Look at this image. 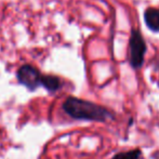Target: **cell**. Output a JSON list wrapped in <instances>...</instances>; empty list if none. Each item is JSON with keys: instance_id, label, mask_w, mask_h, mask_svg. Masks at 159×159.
Listing matches in <instances>:
<instances>
[{"instance_id": "1", "label": "cell", "mask_w": 159, "mask_h": 159, "mask_svg": "<svg viewBox=\"0 0 159 159\" xmlns=\"http://www.w3.org/2000/svg\"><path fill=\"white\" fill-rule=\"evenodd\" d=\"M63 109L74 119L87 121L106 122L115 119V114L100 104L69 96L63 103Z\"/></svg>"}, {"instance_id": "7", "label": "cell", "mask_w": 159, "mask_h": 159, "mask_svg": "<svg viewBox=\"0 0 159 159\" xmlns=\"http://www.w3.org/2000/svg\"><path fill=\"white\" fill-rule=\"evenodd\" d=\"M158 87H159V80H158Z\"/></svg>"}, {"instance_id": "5", "label": "cell", "mask_w": 159, "mask_h": 159, "mask_svg": "<svg viewBox=\"0 0 159 159\" xmlns=\"http://www.w3.org/2000/svg\"><path fill=\"white\" fill-rule=\"evenodd\" d=\"M111 159H142V151L140 148H133L120 152L115 154Z\"/></svg>"}, {"instance_id": "6", "label": "cell", "mask_w": 159, "mask_h": 159, "mask_svg": "<svg viewBox=\"0 0 159 159\" xmlns=\"http://www.w3.org/2000/svg\"><path fill=\"white\" fill-rule=\"evenodd\" d=\"M42 86L46 87L48 90L55 91L61 87V82H60L59 78L57 77H43L42 78Z\"/></svg>"}, {"instance_id": "2", "label": "cell", "mask_w": 159, "mask_h": 159, "mask_svg": "<svg viewBox=\"0 0 159 159\" xmlns=\"http://www.w3.org/2000/svg\"><path fill=\"white\" fill-rule=\"evenodd\" d=\"M146 49V42L142 37L141 32L132 28L129 40V62L134 69H139L143 66Z\"/></svg>"}, {"instance_id": "3", "label": "cell", "mask_w": 159, "mask_h": 159, "mask_svg": "<svg viewBox=\"0 0 159 159\" xmlns=\"http://www.w3.org/2000/svg\"><path fill=\"white\" fill-rule=\"evenodd\" d=\"M17 77H19V80L21 81V84H23L24 86L30 88V90H34L39 84H41L42 78H43L40 76L39 71L36 70L35 68H33L30 66L22 67L19 70Z\"/></svg>"}, {"instance_id": "4", "label": "cell", "mask_w": 159, "mask_h": 159, "mask_svg": "<svg viewBox=\"0 0 159 159\" xmlns=\"http://www.w3.org/2000/svg\"><path fill=\"white\" fill-rule=\"evenodd\" d=\"M144 21L148 30L159 33V9L147 8L144 12Z\"/></svg>"}]
</instances>
